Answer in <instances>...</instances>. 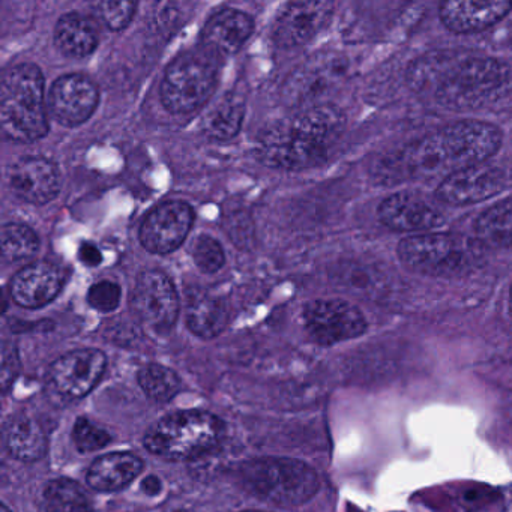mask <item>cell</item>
Returning a JSON list of instances; mask_svg holds the SVG:
<instances>
[{
	"label": "cell",
	"instance_id": "d590c367",
	"mask_svg": "<svg viewBox=\"0 0 512 512\" xmlns=\"http://www.w3.org/2000/svg\"><path fill=\"white\" fill-rule=\"evenodd\" d=\"M79 259L86 266H98L103 262V254L91 242H83L79 248Z\"/></svg>",
	"mask_w": 512,
	"mask_h": 512
},
{
	"label": "cell",
	"instance_id": "e0dca14e",
	"mask_svg": "<svg viewBox=\"0 0 512 512\" xmlns=\"http://www.w3.org/2000/svg\"><path fill=\"white\" fill-rule=\"evenodd\" d=\"M8 182L14 193L32 205H46L61 188L58 167L44 157H23L8 169Z\"/></svg>",
	"mask_w": 512,
	"mask_h": 512
},
{
	"label": "cell",
	"instance_id": "30bf717a",
	"mask_svg": "<svg viewBox=\"0 0 512 512\" xmlns=\"http://www.w3.org/2000/svg\"><path fill=\"white\" fill-rule=\"evenodd\" d=\"M304 323L310 337L323 346L353 340L367 331L362 311L340 299L310 302L304 310Z\"/></svg>",
	"mask_w": 512,
	"mask_h": 512
},
{
	"label": "cell",
	"instance_id": "52a82bcc",
	"mask_svg": "<svg viewBox=\"0 0 512 512\" xmlns=\"http://www.w3.org/2000/svg\"><path fill=\"white\" fill-rule=\"evenodd\" d=\"M224 425L217 416L203 410L170 413L155 422L146 433L145 446L151 454L166 460L196 458L214 448Z\"/></svg>",
	"mask_w": 512,
	"mask_h": 512
},
{
	"label": "cell",
	"instance_id": "6da1fadb",
	"mask_svg": "<svg viewBox=\"0 0 512 512\" xmlns=\"http://www.w3.org/2000/svg\"><path fill=\"white\" fill-rule=\"evenodd\" d=\"M511 79V68L499 59L439 50L413 62L407 80L413 91L446 107L476 106L493 97Z\"/></svg>",
	"mask_w": 512,
	"mask_h": 512
},
{
	"label": "cell",
	"instance_id": "e575fe53",
	"mask_svg": "<svg viewBox=\"0 0 512 512\" xmlns=\"http://www.w3.org/2000/svg\"><path fill=\"white\" fill-rule=\"evenodd\" d=\"M20 370L19 355L13 344L4 343L2 347V389L7 392L10 385H13L17 373Z\"/></svg>",
	"mask_w": 512,
	"mask_h": 512
},
{
	"label": "cell",
	"instance_id": "3957f363",
	"mask_svg": "<svg viewBox=\"0 0 512 512\" xmlns=\"http://www.w3.org/2000/svg\"><path fill=\"white\" fill-rule=\"evenodd\" d=\"M343 116L334 107L317 106L262 131L256 155L269 167L305 170L328 158L343 131Z\"/></svg>",
	"mask_w": 512,
	"mask_h": 512
},
{
	"label": "cell",
	"instance_id": "4316f807",
	"mask_svg": "<svg viewBox=\"0 0 512 512\" xmlns=\"http://www.w3.org/2000/svg\"><path fill=\"white\" fill-rule=\"evenodd\" d=\"M44 503L49 512H92L94 509L89 494L76 481L67 478L47 484Z\"/></svg>",
	"mask_w": 512,
	"mask_h": 512
},
{
	"label": "cell",
	"instance_id": "cb8c5ba5",
	"mask_svg": "<svg viewBox=\"0 0 512 512\" xmlns=\"http://www.w3.org/2000/svg\"><path fill=\"white\" fill-rule=\"evenodd\" d=\"M56 46L74 58L91 55L98 46V31L89 17L79 13L61 17L55 31Z\"/></svg>",
	"mask_w": 512,
	"mask_h": 512
},
{
	"label": "cell",
	"instance_id": "4dcf8cb0",
	"mask_svg": "<svg viewBox=\"0 0 512 512\" xmlns=\"http://www.w3.org/2000/svg\"><path fill=\"white\" fill-rule=\"evenodd\" d=\"M73 440L80 452H94L109 445L112 436L91 419L79 418L74 425Z\"/></svg>",
	"mask_w": 512,
	"mask_h": 512
},
{
	"label": "cell",
	"instance_id": "44dd1931",
	"mask_svg": "<svg viewBox=\"0 0 512 512\" xmlns=\"http://www.w3.org/2000/svg\"><path fill=\"white\" fill-rule=\"evenodd\" d=\"M143 470V461L131 452L101 455L88 470V484L94 490L112 493L127 487Z\"/></svg>",
	"mask_w": 512,
	"mask_h": 512
},
{
	"label": "cell",
	"instance_id": "f546056e",
	"mask_svg": "<svg viewBox=\"0 0 512 512\" xmlns=\"http://www.w3.org/2000/svg\"><path fill=\"white\" fill-rule=\"evenodd\" d=\"M40 241L34 230L19 223L2 227V256L5 260H22L34 256Z\"/></svg>",
	"mask_w": 512,
	"mask_h": 512
},
{
	"label": "cell",
	"instance_id": "ab89813d",
	"mask_svg": "<svg viewBox=\"0 0 512 512\" xmlns=\"http://www.w3.org/2000/svg\"><path fill=\"white\" fill-rule=\"evenodd\" d=\"M245 512H260V511H245Z\"/></svg>",
	"mask_w": 512,
	"mask_h": 512
},
{
	"label": "cell",
	"instance_id": "7402d4cb",
	"mask_svg": "<svg viewBox=\"0 0 512 512\" xmlns=\"http://www.w3.org/2000/svg\"><path fill=\"white\" fill-rule=\"evenodd\" d=\"M4 443L11 457L25 463L40 460L47 451V436L40 422L19 413L4 425Z\"/></svg>",
	"mask_w": 512,
	"mask_h": 512
},
{
	"label": "cell",
	"instance_id": "d4e9b609",
	"mask_svg": "<svg viewBox=\"0 0 512 512\" xmlns=\"http://www.w3.org/2000/svg\"><path fill=\"white\" fill-rule=\"evenodd\" d=\"M473 229L482 247L512 248V197L485 209Z\"/></svg>",
	"mask_w": 512,
	"mask_h": 512
},
{
	"label": "cell",
	"instance_id": "2e32d148",
	"mask_svg": "<svg viewBox=\"0 0 512 512\" xmlns=\"http://www.w3.org/2000/svg\"><path fill=\"white\" fill-rule=\"evenodd\" d=\"M379 220L394 232L430 233L445 224L442 212L424 197L410 193L389 196L380 203Z\"/></svg>",
	"mask_w": 512,
	"mask_h": 512
},
{
	"label": "cell",
	"instance_id": "f1b7e54d",
	"mask_svg": "<svg viewBox=\"0 0 512 512\" xmlns=\"http://www.w3.org/2000/svg\"><path fill=\"white\" fill-rule=\"evenodd\" d=\"M139 385L151 400L166 403L178 394L181 380L170 368L160 364H149L139 371Z\"/></svg>",
	"mask_w": 512,
	"mask_h": 512
},
{
	"label": "cell",
	"instance_id": "83f0119b",
	"mask_svg": "<svg viewBox=\"0 0 512 512\" xmlns=\"http://www.w3.org/2000/svg\"><path fill=\"white\" fill-rule=\"evenodd\" d=\"M343 74V62L338 59H320V61L311 62L304 68L302 74H299L301 95H304V98H310V95L322 94L331 89Z\"/></svg>",
	"mask_w": 512,
	"mask_h": 512
},
{
	"label": "cell",
	"instance_id": "d6986e66",
	"mask_svg": "<svg viewBox=\"0 0 512 512\" xmlns=\"http://www.w3.org/2000/svg\"><path fill=\"white\" fill-rule=\"evenodd\" d=\"M512 11V2H443L440 20L455 34L485 31L505 19Z\"/></svg>",
	"mask_w": 512,
	"mask_h": 512
},
{
	"label": "cell",
	"instance_id": "9c48e42d",
	"mask_svg": "<svg viewBox=\"0 0 512 512\" xmlns=\"http://www.w3.org/2000/svg\"><path fill=\"white\" fill-rule=\"evenodd\" d=\"M130 304L139 322L155 332L169 331L178 319V292L172 280L161 271H145L139 275Z\"/></svg>",
	"mask_w": 512,
	"mask_h": 512
},
{
	"label": "cell",
	"instance_id": "7a4b0ae2",
	"mask_svg": "<svg viewBox=\"0 0 512 512\" xmlns=\"http://www.w3.org/2000/svg\"><path fill=\"white\" fill-rule=\"evenodd\" d=\"M502 145L496 125L460 121L412 143L403 152V167L416 182L445 181L454 173L487 163Z\"/></svg>",
	"mask_w": 512,
	"mask_h": 512
},
{
	"label": "cell",
	"instance_id": "277c9868",
	"mask_svg": "<svg viewBox=\"0 0 512 512\" xmlns=\"http://www.w3.org/2000/svg\"><path fill=\"white\" fill-rule=\"evenodd\" d=\"M0 124L14 142H37L49 133L40 68L20 64L5 71L0 86Z\"/></svg>",
	"mask_w": 512,
	"mask_h": 512
},
{
	"label": "cell",
	"instance_id": "ffe728a7",
	"mask_svg": "<svg viewBox=\"0 0 512 512\" xmlns=\"http://www.w3.org/2000/svg\"><path fill=\"white\" fill-rule=\"evenodd\" d=\"M254 23L250 16L238 10H224L206 23L202 41L206 49L221 55L238 52L253 34Z\"/></svg>",
	"mask_w": 512,
	"mask_h": 512
},
{
	"label": "cell",
	"instance_id": "ac0fdd59",
	"mask_svg": "<svg viewBox=\"0 0 512 512\" xmlns=\"http://www.w3.org/2000/svg\"><path fill=\"white\" fill-rule=\"evenodd\" d=\"M64 286L58 266L37 262L20 269L10 284L11 296L20 307L40 308L52 302Z\"/></svg>",
	"mask_w": 512,
	"mask_h": 512
},
{
	"label": "cell",
	"instance_id": "f35d334b",
	"mask_svg": "<svg viewBox=\"0 0 512 512\" xmlns=\"http://www.w3.org/2000/svg\"><path fill=\"white\" fill-rule=\"evenodd\" d=\"M0 512H13V511H11V509L8 508L7 505H2V511H0Z\"/></svg>",
	"mask_w": 512,
	"mask_h": 512
},
{
	"label": "cell",
	"instance_id": "484cf974",
	"mask_svg": "<svg viewBox=\"0 0 512 512\" xmlns=\"http://www.w3.org/2000/svg\"><path fill=\"white\" fill-rule=\"evenodd\" d=\"M244 112V103L238 95H224L203 116L206 136L217 140L232 139L241 130Z\"/></svg>",
	"mask_w": 512,
	"mask_h": 512
},
{
	"label": "cell",
	"instance_id": "8992f818",
	"mask_svg": "<svg viewBox=\"0 0 512 512\" xmlns=\"http://www.w3.org/2000/svg\"><path fill=\"white\" fill-rule=\"evenodd\" d=\"M476 239L457 233L430 232L409 236L398 245L401 262L419 274L431 277H455L472 271L482 257Z\"/></svg>",
	"mask_w": 512,
	"mask_h": 512
},
{
	"label": "cell",
	"instance_id": "d6a6232c",
	"mask_svg": "<svg viewBox=\"0 0 512 512\" xmlns=\"http://www.w3.org/2000/svg\"><path fill=\"white\" fill-rule=\"evenodd\" d=\"M136 8L137 4L133 2H98L95 5L98 16L112 31H122L127 28L133 20Z\"/></svg>",
	"mask_w": 512,
	"mask_h": 512
},
{
	"label": "cell",
	"instance_id": "ba28073f",
	"mask_svg": "<svg viewBox=\"0 0 512 512\" xmlns=\"http://www.w3.org/2000/svg\"><path fill=\"white\" fill-rule=\"evenodd\" d=\"M214 59L205 53H185L167 68L161 101L172 113H191L205 106L217 85Z\"/></svg>",
	"mask_w": 512,
	"mask_h": 512
},
{
	"label": "cell",
	"instance_id": "603a6c76",
	"mask_svg": "<svg viewBox=\"0 0 512 512\" xmlns=\"http://www.w3.org/2000/svg\"><path fill=\"white\" fill-rule=\"evenodd\" d=\"M229 311L217 296L196 292L187 305V325L200 338L217 337L226 329Z\"/></svg>",
	"mask_w": 512,
	"mask_h": 512
},
{
	"label": "cell",
	"instance_id": "4fadbf2b",
	"mask_svg": "<svg viewBox=\"0 0 512 512\" xmlns=\"http://www.w3.org/2000/svg\"><path fill=\"white\" fill-rule=\"evenodd\" d=\"M193 220V209L187 203H163L143 221L140 241L149 253H172L187 238Z\"/></svg>",
	"mask_w": 512,
	"mask_h": 512
},
{
	"label": "cell",
	"instance_id": "7c38bea8",
	"mask_svg": "<svg viewBox=\"0 0 512 512\" xmlns=\"http://www.w3.org/2000/svg\"><path fill=\"white\" fill-rule=\"evenodd\" d=\"M505 185L506 176L503 170L484 163L454 173L440 182L436 197L446 205H475L497 196Z\"/></svg>",
	"mask_w": 512,
	"mask_h": 512
},
{
	"label": "cell",
	"instance_id": "9a60e30c",
	"mask_svg": "<svg viewBox=\"0 0 512 512\" xmlns=\"http://www.w3.org/2000/svg\"><path fill=\"white\" fill-rule=\"evenodd\" d=\"M331 2H292L286 5L274 26V40L280 47L293 49L313 40L331 20Z\"/></svg>",
	"mask_w": 512,
	"mask_h": 512
},
{
	"label": "cell",
	"instance_id": "1f68e13d",
	"mask_svg": "<svg viewBox=\"0 0 512 512\" xmlns=\"http://www.w3.org/2000/svg\"><path fill=\"white\" fill-rule=\"evenodd\" d=\"M193 257L197 268L205 274H214V272L220 271L223 268L224 260H226L220 242L215 241L211 236H200L196 239Z\"/></svg>",
	"mask_w": 512,
	"mask_h": 512
},
{
	"label": "cell",
	"instance_id": "8fae6325",
	"mask_svg": "<svg viewBox=\"0 0 512 512\" xmlns=\"http://www.w3.org/2000/svg\"><path fill=\"white\" fill-rule=\"evenodd\" d=\"M106 367V355L100 350H74L50 365L47 383L62 397L82 398L97 386Z\"/></svg>",
	"mask_w": 512,
	"mask_h": 512
},
{
	"label": "cell",
	"instance_id": "836d02e7",
	"mask_svg": "<svg viewBox=\"0 0 512 512\" xmlns=\"http://www.w3.org/2000/svg\"><path fill=\"white\" fill-rule=\"evenodd\" d=\"M88 302L101 313H110L121 302V287L113 281H100L94 284L88 293Z\"/></svg>",
	"mask_w": 512,
	"mask_h": 512
},
{
	"label": "cell",
	"instance_id": "8d00e7d4",
	"mask_svg": "<svg viewBox=\"0 0 512 512\" xmlns=\"http://www.w3.org/2000/svg\"><path fill=\"white\" fill-rule=\"evenodd\" d=\"M161 487H163V485H161L160 479L155 475L145 478L142 484L143 491H145L148 496H157V494H160Z\"/></svg>",
	"mask_w": 512,
	"mask_h": 512
},
{
	"label": "cell",
	"instance_id": "5bb4252c",
	"mask_svg": "<svg viewBox=\"0 0 512 512\" xmlns=\"http://www.w3.org/2000/svg\"><path fill=\"white\" fill-rule=\"evenodd\" d=\"M98 89L82 74H68L56 80L49 97L50 113L59 124L76 127L94 115Z\"/></svg>",
	"mask_w": 512,
	"mask_h": 512
},
{
	"label": "cell",
	"instance_id": "74e56055",
	"mask_svg": "<svg viewBox=\"0 0 512 512\" xmlns=\"http://www.w3.org/2000/svg\"><path fill=\"white\" fill-rule=\"evenodd\" d=\"M509 313H511V316H512V286H511V292H509Z\"/></svg>",
	"mask_w": 512,
	"mask_h": 512
},
{
	"label": "cell",
	"instance_id": "5b68a950",
	"mask_svg": "<svg viewBox=\"0 0 512 512\" xmlns=\"http://www.w3.org/2000/svg\"><path fill=\"white\" fill-rule=\"evenodd\" d=\"M245 491L263 502L283 508L304 505L319 490L317 473L292 458H257L239 467Z\"/></svg>",
	"mask_w": 512,
	"mask_h": 512
}]
</instances>
